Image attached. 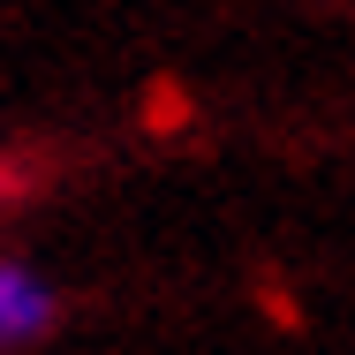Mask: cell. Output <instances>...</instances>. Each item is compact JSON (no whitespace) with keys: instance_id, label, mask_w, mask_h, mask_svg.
<instances>
[{"instance_id":"1","label":"cell","mask_w":355,"mask_h":355,"mask_svg":"<svg viewBox=\"0 0 355 355\" xmlns=\"http://www.w3.org/2000/svg\"><path fill=\"white\" fill-rule=\"evenodd\" d=\"M53 325H61V287L31 257H0V355L46 340Z\"/></svg>"}]
</instances>
